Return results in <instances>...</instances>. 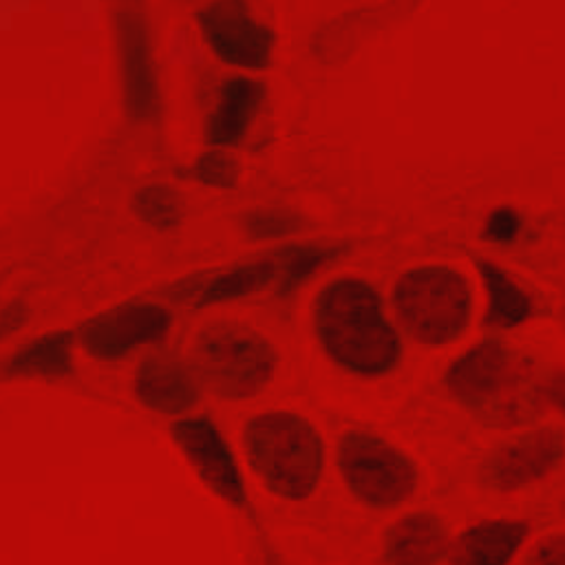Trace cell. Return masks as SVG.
<instances>
[{
  "label": "cell",
  "mask_w": 565,
  "mask_h": 565,
  "mask_svg": "<svg viewBox=\"0 0 565 565\" xmlns=\"http://www.w3.org/2000/svg\"><path fill=\"white\" fill-rule=\"evenodd\" d=\"M565 457V435L552 426L525 428L490 448L477 470L492 492H516L545 479Z\"/></svg>",
  "instance_id": "cell-7"
},
{
  "label": "cell",
  "mask_w": 565,
  "mask_h": 565,
  "mask_svg": "<svg viewBox=\"0 0 565 565\" xmlns=\"http://www.w3.org/2000/svg\"><path fill=\"white\" fill-rule=\"evenodd\" d=\"M265 86L252 77H232L223 84L216 106L205 124V139L210 148H232L247 135L260 104Z\"/></svg>",
  "instance_id": "cell-15"
},
{
  "label": "cell",
  "mask_w": 565,
  "mask_h": 565,
  "mask_svg": "<svg viewBox=\"0 0 565 565\" xmlns=\"http://www.w3.org/2000/svg\"><path fill=\"white\" fill-rule=\"evenodd\" d=\"M192 172L196 181L210 188H234L241 174V166L230 150L210 148L196 159Z\"/></svg>",
  "instance_id": "cell-21"
},
{
  "label": "cell",
  "mask_w": 565,
  "mask_h": 565,
  "mask_svg": "<svg viewBox=\"0 0 565 565\" xmlns=\"http://www.w3.org/2000/svg\"><path fill=\"white\" fill-rule=\"evenodd\" d=\"M135 393L143 406L157 413L181 415L199 402L201 386L188 362L168 353H152L135 373Z\"/></svg>",
  "instance_id": "cell-13"
},
{
  "label": "cell",
  "mask_w": 565,
  "mask_h": 565,
  "mask_svg": "<svg viewBox=\"0 0 565 565\" xmlns=\"http://www.w3.org/2000/svg\"><path fill=\"white\" fill-rule=\"evenodd\" d=\"M547 404L565 417V371L547 377Z\"/></svg>",
  "instance_id": "cell-25"
},
{
  "label": "cell",
  "mask_w": 565,
  "mask_h": 565,
  "mask_svg": "<svg viewBox=\"0 0 565 565\" xmlns=\"http://www.w3.org/2000/svg\"><path fill=\"white\" fill-rule=\"evenodd\" d=\"M172 439L196 472V477L232 508L247 503V488L223 433L207 417H183L172 424Z\"/></svg>",
  "instance_id": "cell-9"
},
{
  "label": "cell",
  "mask_w": 565,
  "mask_h": 565,
  "mask_svg": "<svg viewBox=\"0 0 565 565\" xmlns=\"http://www.w3.org/2000/svg\"><path fill=\"white\" fill-rule=\"evenodd\" d=\"M479 274L488 291L486 322L497 329H512L532 316L530 296L497 265L479 263Z\"/></svg>",
  "instance_id": "cell-18"
},
{
  "label": "cell",
  "mask_w": 565,
  "mask_h": 565,
  "mask_svg": "<svg viewBox=\"0 0 565 565\" xmlns=\"http://www.w3.org/2000/svg\"><path fill=\"white\" fill-rule=\"evenodd\" d=\"M521 565H565V532L541 539L525 554Z\"/></svg>",
  "instance_id": "cell-24"
},
{
  "label": "cell",
  "mask_w": 565,
  "mask_h": 565,
  "mask_svg": "<svg viewBox=\"0 0 565 565\" xmlns=\"http://www.w3.org/2000/svg\"><path fill=\"white\" fill-rule=\"evenodd\" d=\"M170 313L157 302H124L88 318L77 340L97 360H117L137 347L161 340L170 329Z\"/></svg>",
  "instance_id": "cell-10"
},
{
  "label": "cell",
  "mask_w": 565,
  "mask_h": 565,
  "mask_svg": "<svg viewBox=\"0 0 565 565\" xmlns=\"http://www.w3.org/2000/svg\"><path fill=\"white\" fill-rule=\"evenodd\" d=\"M71 369H73V333L68 331L40 335L38 340L29 342L22 351H18L9 362V371L22 377L57 380L71 373Z\"/></svg>",
  "instance_id": "cell-17"
},
{
  "label": "cell",
  "mask_w": 565,
  "mask_h": 565,
  "mask_svg": "<svg viewBox=\"0 0 565 565\" xmlns=\"http://www.w3.org/2000/svg\"><path fill=\"white\" fill-rule=\"evenodd\" d=\"M338 254L335 247H320V245H294L278 252V291L289 294L294 291L309 274H313L322 263Z\"/></svg>",
  "instance_id": "cell-20"
},
{
  "label": "cell",
  "mask_w": 565,
  "mask_h": 565,
  "mask_svg": "<svg viewBox=\"0 0 565 565\" xmlns=\"http://www.w3.org/2000/svg\"><path fill=\"white\" fill-rule=\"evenodd\" d=\"M448 395L490 428L534 424L547 404V375L525 353L501 340H483L446 371Z\"/></svg>",
  "instance_id": "cell-1"
},
{
  "label": "cell",
  "mask_w": 565,
  "mask_h": 565,
  "mask_svg": "<svg viewBox=\"0 0 565 565\" xmlns=\"http://www.w3.org/2000/svg\"><path fill=\"white\" fill-rule=\"evenodd\" d=\"M313 329L324 353L353 375L380 377L399 362V335L375 289L360 278L333 280L318 294Z\"/></svg>",
  "instance_id": "cell-2"
},
{
  "label": "cell",
  "mask_w": 565,
  "mask_h": 565,
  "mask_svg": "<svg viewBox=\"0 0 565 565\" xmlns=\"http://www.w3.org/2000/svg\"><path fill=\"white\" fill-rule=\"evenodd\" d=\"M243 227L252 238H280L298 232L302 227V218L291 210L267 207L245 214Z\"/></svg>",
  "instance_id": "cell-22"
},
{
  "label": "cell",
  "mask_w": 565,
  "mask_h": 565,
  "mask_svg": "<svg viewBox=\"0 0 565 565\" xmlns=\"http://www.w3.org/2000/svg\"><path fill=\"white\" fill-rule=\"evenodd\" d=\"M395 313L406 333L428 347L457 340L470 320V287L446 265H422L402 274L393 291Z\"/></svg>",
  "instance_id": "cell-5"
},
{
  "label": "cell",
  "mask_w": 565,
  "mask_h": 565,
  "mask_svg": "<svg viewBox=\"0 0 565 565\" xmlns=\"http://www.w3.org/2000/svg\"><path fill=\"white\" fill-rule=\"evenodd\" d=\"M280 263H278V252L269 254L267 258L249 260L234 265L230 269L218 271L216 276L207 278L201 282L196 289V305H218V302H230L238 300L245 296H252L267 287L271 280H278Z\"/></svg>",
  "instance_id": "cell-16"
},
{
  "label": "cell",
  "mask_w": 565,
  "mask_h": 565,
  "mask_svg": "<svg viewBox=\"0 0 565 565\" xmlns=\"http://www.w3.org/2000/svg\"><path fill=\"white\" fill-rule=\"evenodd\" d=\"M519 230L521 216L512 207H497L483 225V236L492 243H512Z\"/></svg>",
  "instance_id": "cell-23"
},
{
  "label": "cell",
  "mask_w": 565,
  "mask_h": 565,
  "mask_svg": "<svg viewBox=\"0 0 565 565\" xmlns=\"http://www.w3.org/2000/svg\"><path fill=\"white\" fill-rule=\"evenodd\" d=\"M115 31L126 115L137 124H148L159 113V84L146 24L137 13L119 11Z\"/></svg>",
  "instance_id": "cell-11"
},
{
  "label": "cell",
  "mask_w": 565,
  "mask_h": 565,
  "mask_svg": "<svg viewBox=\"0 0 565 565\" xmlns=\"http://www.w3.org/2000/svg\"><path fill=\"white\" fill-rule=\"evenodd\" d=\"M335 466L347 490L375 510L402 505L419 483L413 457L371 430L344 433L335 446Z\"/></svg>",
  "instance_id": "cell-6"
},
{
  "label": "cell",
  "mask_w": 565,
  "mask_h": 565,
  "mask_svg": "<svg viewBox=\"0 0 565 565\" xmlns=\"http://www.w3.org/2000/svg\"><path fill=\"white\" fill-rule=\"evenodd\" d=\"M243 450L258 481L285 501L309 499L322 479V437L298 413L267 411L247 419Z\"/></svg>",
  "instance_id": "cell-3"
},
{
  "label": "cell",
  "mask_w": 565,
  "mask_h": 565,
  "mask_svg": "<svg viewBox=\"0 0 565 565\" xmlns=\"http://www.w3.org/2000/svg\"><path fill=\"white\" fill-rule=\"evenodd\" d=\"M276 349L241 322L205 324L192 340L188 366L201 388L223 399H249L274 377Z\"/></svg>",
  "instance_id": "cell-4"
},
{
  "label": "cell",
  "mask_w": 565,
  "mask_h": 565,
  "mask_svg": "<svg viewBox=\"0 0 565 565\" xmlns=\"http://www.w3.org/2000/svg\"><path fill=\"white\" fill-rule=\"evenodd\" d=\"M22 313H24V309H22V305H11V307H7L4 311H2V316H0V333H7V331H11V329H15L18 324H20V320H22Z\"/></svg>",
  "instance_id": "cell-26"
},
{
  "label": "cell",
  "mask_w": 565,
  "mask_h": 565,
  "mask_svg": "<svg viewBox=\"0 0 565 565\" xmlns=\"http://www.w3.org/2000/svg\"><path fill=\"white\" fill-rule=\"evenodd\" d=\"M132 210L143 223L154 230H170L183 216L181 196L163 183H150L139 188L132 196Z\"/></svg>",
  "instance_id": "cell-19"
},
{
  "label": "cell",
  "mask_w": 565,
  "mask_h": 565,
  "mask_svg": "<svg viewBox=\"0 0 565 565\" xmlns=\"http://www.w3.org/2000/svg\"><path fill=\"white\" fill-rule=\"evenodd\" d=\"M196 20L203 40L225 64L247 71L269 66L274 33L254 18L245 0H214L199 11Z\"/></svg>",
  "instance_id": "cell-8"
},
{
  "label": "cell",
  "mask_w": 565,
  "mask_h": 565,
  "mask_svg": "<svg viewBox=\"0 0 565 565\" xmlns=\"http://www.w3.org/2000/svg\"><path fill=\"white\" fill-rule=\"evenodd\" d=\"M450 532L435 512H411L393 521L382 536V565H439L450 550Z\"/></svg>",
  "instance_id": "cell-12"
},
{
  "label": "cell",
  "mask_w": 565,
  "mask_h": 565,
  "mask_svg": "<svg viewBox=\"0 0 565 565\" xmlns=\"http://www.w3.org/2000/svg\"><path fill=\"white\" fill-rule=\"evenodd\" d=\"M530 525L519 519H486L450 541L446 565H510L525 545Z\"/></svg>",
  "instance_id": "cell-14"
}]
</instances>
